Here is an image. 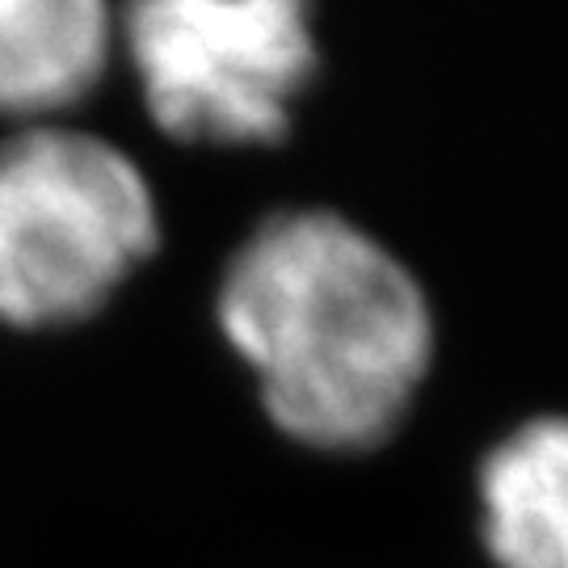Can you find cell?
I'll use <instances>...</instances> for the list:
<instances>
[{
    "mask_svg": "<svg viewBox=\"0 0 568 568\" xmlns=\"http://www.w3.org/2000/svg\"><path fill=\"white\" fill-rule=\"evenodd\" d=\"M215 307L270 422L316 450L387 443L434 358L413 270L333 211L270 215L227 262Z\"/></svg>",
    "mask_w": 568,
    "mask_h": 568,
    "instance_id": "6da1fadb",
    "label": "cell"
},
{
    "mask_svg": "<svg viewBox=\"0 0 568 568\" xmlns=\"http://www.w3.org/2000/svg\"><path fill=\"white\" fill-rule=\"evenodd\" d=\"M161 220L140 164L110 140L30 126L0 143V321H84L156 248Z\"/></svg>",
    "mask_w": 568,
    "mask_h": 568,
    "instance_id": "7a4b0ae2",
    "label": "cell"
},
{
    "mask_svg": "<svg viewBox=\"0 0 568 568\" xmlns=\"http://www.w3.org/2000/svg\"><path fill=\"white\" fill-rule=\"evenodd\" d=\"M122 42L164 135L278 143L316 77L312 0H126Z\"/></svg>",
    "mask_w": 568,
    "mask_h": 568,
    "instance_id": "3957f363",
    "label": "cell"
},
{
    "mask_svg": "<svg viewBox=\"0 0 568 568\" xmlns=\"http://www.w3.org/2000/svg\"><path fill=\"white\" fill-rule=\"evenodd\" d=\"M480 535L497 568H568V417L506 434L480 464Z\"/></svg>",
    "mask_w": 568,
    "mask_h": 568,
    "instance_id": "277c9868",
    "label": "cell"
},
{
    "mask_svg": "<svg viewBox=\"0 0 568 568\" xmlns=\"http://www.w3.org/2000/svg\"><path fill=\"white\" fill-rule=\"evenodd\" d=\"M105 0H0V114H55L102 81Z\"/></svg>",
    "mask_w": 568,
    "mask_h": 568,
    "instance_id": "5b68a950",
    "label": "cell"
}]
</instances>
